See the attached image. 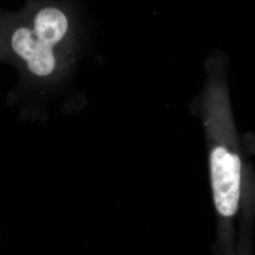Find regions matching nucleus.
<instances>
[{"mask_svg": "<svg viewBox=\"0 0 255 255\" xmlns=\"http://www.w3.org/2000/svg\"><path fill=\"white\" fill-rule=\"evenodd\" d=\"M1 11L0 9V62H5V51H4V43H3V36H2V29H1Z\"/></svg>", "mask_w": 255, "mask_h": 255, "instance_id": "obj_3", "label": "nucleus"}, {"mask_svg": "<svg viewBox=\"0 0 255 255\" xmlns=\"http://www.w3.org/2000/svg\"><path fill=\"white\" fill-rule=\"evenodd\" d=\"M73 27L64 1L26 0L16 12L2 9L5 62L15 65L27 83L53 87L69 66Z\"/></svg>", "mask_w": 255, "mask_h": 255, "instance_id": "obj_1", "label": "nucleus"}, {"mask_svg": "<svg viewBox=\"0 0 255 255\" xmlns=\"http://www.w3.org/2000/svg\"><path fill=\"white\" fill-rule=\"evenodd\" d=\"M210 174L216 209L223 218L238 211L242 189V161L227 146L214 147L210 155Z\"/></svg>", "mask_w": 255, "mask_h": 255, "instance_id": "obj_2", "label": "nucleus"}]
</instances>
